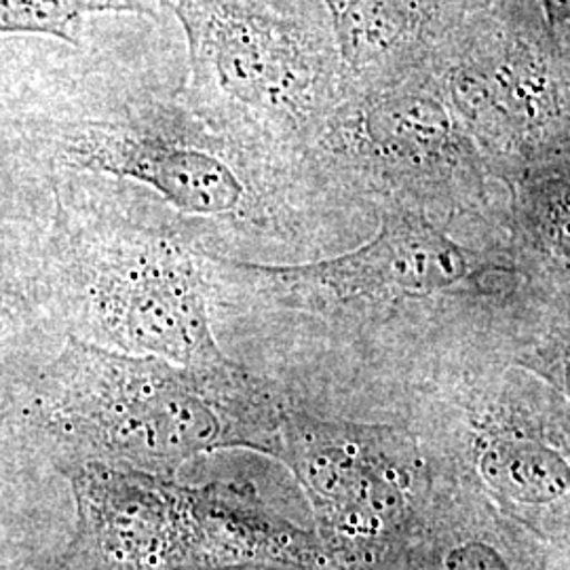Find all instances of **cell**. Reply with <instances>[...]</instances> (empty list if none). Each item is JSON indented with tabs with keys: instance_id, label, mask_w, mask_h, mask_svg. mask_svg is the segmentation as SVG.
<instances>
[{
	"instance_id": "1",
	"label": "cell",
	"mask_w": 570,
	"mask_h": 570,
	"mask_svg": "<svg viewBox=\"0 0 570 570\" xmlns=\"http://www.w3.org/2000/svg\"><path fill=\"white\" fill-rule=\"evenodd\" d=\"M51 416L104 465L171 478L218 450L277 456L287 402L263 379L226 362L184 367L72 343L56 366Z\"/></svg>"
},
{
	"instance_id": "2",
	"label": "cell",
	"mask_w": 570,
	"mask_h": 570,
	"mask_svg": "<svg viewBox=\"0 0 570 570\" xmlns=\"http://www.w3.org/2000/svg\"><path fill=\"white\" fill-rule=\"evenodd\" d=\"M58 148L72 167L153 190L205 245L292 239L308 205L326 202L298 159L205 122L178 98L66 122Z\"/></svg>"
},
{
	"instance_id": "3",
	"label": "cell",
	"mask_w": 570,
	"mask_h": 570,
	"mask_svg": "<svg viewBox=\"0 0 570 570\" xmlns=\"http://www.w3.org/2000/svg\"><path fill=\"white\" fill-rule=\"evenodd\" d=\"M183 26L178 100L199 119L301 161L346 77L322 0H159Z\"/></svg>"
},
{
	"instance_id": "4",
	"label": "cell",
	"mask_w": 570,
	"mask_h": 570,
	"mask_svg": "<svg viewBox=\"0 0 570 570\" xmlns=\"http://www.w3.org/2000/svg\"><path fill=\"white\" fill-rule=\"evenodd\" d=\"M301 164L327 202L410 209L446 228L459 218L490 225L492 214L503 223L499 184L428 66L346 89Z\"/></svg>"
},
{
	"instance_id": "5",
	"label": "cell",
	"mask_w": 570,
	"mask_h": 570,
	"mask_svg": "<svg viewBox=\"0 0 570 570\" xmlns=\"http://www.w3.org/2000/svg\"><path fill=\"white\" fill-rule=\"evenodd\" d=\"M425 66L499 186L569 157L570 51L539 0H473Z\"/></svg>"
},
{
	"instance_id": "6",
	"label": "cell",
	"mask_w": 570,
	"mask_h": 570,
	"mask_svg": "<svg viewBox=\"0 0 570 570\" xmlns=\"http://www.w3.org/2000/svg\"><path fill=\"white\" fill-rule=\"evenodd\" d=\"M61 252L110 351L184 367L225 366L207 287L212 254L186 226L87 209L63 216Z\"/></svg>"
},
{
	"instance_id": "7",
	"label": "cell",
	"mask_w": 570,
	"mask_h": 570,
	"mask_svg": "<svg viewBox=\"0 0 570 570\" xmlns=\"http://www.w3.org/2000/svg\"><path fill=\"white\" fill-rule=\"evenodd\" d=\"M305 489L336 570H381L431 503L428 463L410 431L330 421L287 404L277 456Z\"/></svg>"
},
{
	"instance_id": "8",
	"label": "cell",
	"mask_w": 570,
	"mask_h": 570,
	"mask_svg": "<svg viewBox=\"0 0 570 570\" xmlns=\"http://www.w3.org/2000/svg\"><path fill=\"white\" fill-rule=\"evenodd\" d=\"M513 275L520 271L503 245L469 247L449 235L446 226L410 209L383 212L379 233L336 258L263 265L214 256L216 282L324 315L391 313L410 303L478 294L490 279Z\"/></svg>"
},
{
	"instance_id": "9",
	"label": "cell",
	"mask_w": 570,
	"mask_h": 570,
	"mask_svg": "<svg viewBox=\"0 0 570 570\" xmlns=\"http://www.w3.org/2000/svg\"><path fill=\"white\" fill-rule=\"evenodd\" d=\"M463 484L539 539L569 532V407L560 389L501 383L468 416Z\"/></svg>"
},
{
	"instance_id": "10",
	"label": "cell",
	"mask_w": 570,
	"mask_h": 570,
	"mask_svg": "<svg viewBox=\"0 0 570 570\" xmlns=\"http://www.w3.org/2000/svg\"><path fill=\"white\" fill-rule=\"evenodd\" d=\"M72 489V570H218L212 484L180 487L91 461L75 471Z\"/></svg>"
},
{
	"instance_id": "11",
	"label": "cell",
	"mask_w": 570,
	"mask_h": 570,
	"mask_svg": "<svg viewBox=\"0 0 570 570\" xmlns=\"http://www.w3.org/2000/svg\"><path fill=\"white\" fill-rule=\"evenodd\" d=\"M346 89L395 81L428 63L473 0H322Z\"/></svg>"
},
{
	"instance_id": "12",
	"label": "cell",
	"mask_w": 570,
	"mask_h": 570,
	"mask_svg": "<svg viewBox=\"0 0 570 570\" xmlns=\"http://www.w3.org/2000/svg\"><path fill=\"white\" fill-rule=\"evenodd\" d=\"M534 539L463 484L431 497L412 543L421 546L428 570H543Z\"/></svg>"
},
{
	"instance_id": "13",
	"label": "cell",
	"mask_w": 570,
	"mask_h": 570,
	"mask_svg": "<svg viewBox=\"0 0 570 570\" xmlns=\"http://www.w3.org/2000/svg\"><path fill=\"white\" fill-rule=\"evenodd\" d=\"M569 157L524 167L503 188L501 233L520 275L569 287Z\"/></svg>"
},
{
	"instance_id": "14",
	"label": "cell",
	"mask_w": 570,
	"mask_h": 570,
	"mask_svg": "<svg viewBox=\"0 0 570 570\" xmlns=\"http://www.w3.org/2000/svg\"><path fill=\"white\" fill-rule=\"evenodd\" d=\"M91 13L153 16L150 0H0V35H47L77 42L75 30Z\"/></svg>"
},
{
	"instance_id": "15",
	"label": "cell",
	"mask_w": 570,
	"mask_h": 570,
	"mask_svg": "<svg viewBox=\"0 0 570 570\" xmlns=\"http://www.w3.org/2000/svg\"><path fill=\"white\" fill-rule=\"evenodd\" d=\"M553 39L570 51V0H539Z\"/></svg>"
},
{
	"instance_id": "16",
	"label": "cell",
	"mask_w": 570,
	"mask_h": 570,
	"mask_svg": "<svg viewBox=\"0 0 570 570\" xmlns=\"http://www.w3.org/2000/svg\"><path fill=\"white\" fill-rule=\"evenodd\" d=\"M268 2H287V0H268Z\"/></svg>"
},
{
	"instance_id": "17",
	"label": "cell",
	"mask_w": 570,
	"mask_h": 570,
	"mask_svg": "<svg viewBox=\"0 0 570 570\" xmlns=\"http://www.w3.org/2000/svg\"><path fill=\"white\" fill-rule=\"evenodd\" d=\"M0 324H2V308H0Z\"/></svg>"
}]
</instances>
